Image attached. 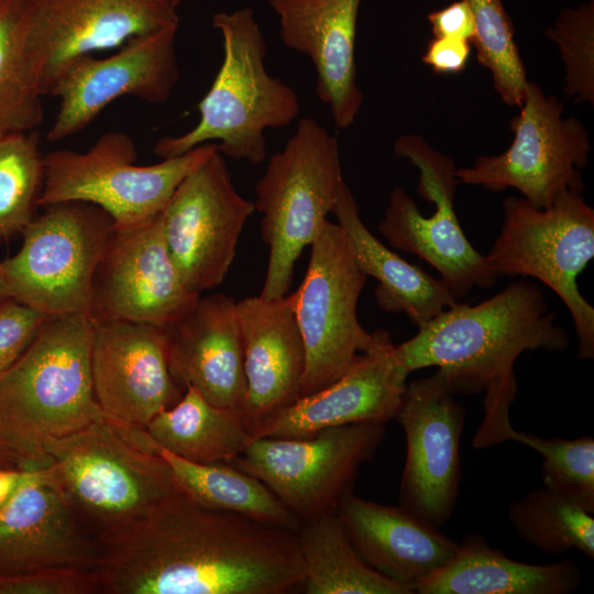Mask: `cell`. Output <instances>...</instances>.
Returning <instances> with one entry per match:
<instances>
[{
    "label": "cell",
    "instance_id": "obj_1",
    "mask_svg": "<svg viewBox=\"0 0 594 594\" xmlns=\"http://www.w3.org/2000/svg\"><path fill=\"white\" fill-rule=\"evenodd\" d=\"M100 594H287L301 590L296 532L180 494L99 543Z\"/></svg>",
    "mask_w": 594,
    "mask_h": 594
},
{
    "label": "cell",
    "instance_id": "obj_2",
    "mask_svg": "<svg viewBox=\"0 0 594 594\" xmlns=\"http://www.w3.org/2000/svg\"><path fill=\"white\" fill-rule=\"evenodd\" d=\"M569 342L543 292L519 280L480 304L457 302L396 350L409 373L437 366L453 394H484V406L497 407L516 398L514 364L524 352H562Z\"/></svg>",
    "mask_w": 594,
    "mask_h": 594
},
{
    "label": "cell",
    "instance_id": "obj_3",
    "mask_svg": "<svg viewBox=\"0 0 594 594\" xmlns=\"http://www.w3.org/2000/svg\"><path fill=\"white\" fill-rule=\"evenodd\" d=\"M52 476L99 543L184 494L145 429L108 417L44 447Z\"/></svg>",
    "mask_w": 594,
    "mask_h": 594
},
{
    "label": "cell",
    "instance_id": "obj_4",
    "mask_svg": "<svg viewBox=\"0 0 594 594\" xmlns=\"http://www.w3.org/2000/svg\"><path fill=\"white\" fill-rule=\"evenodd\" d=\"M94 329L88 314L47 317L0 376V426L26 468L51 463L50 439L109 417L94 391Z\"/></svg>",
    "mask_w": 594,
    "mask_h": 594
},
{
    "label": "cell",
    "instance_id": "obj_5",
    "mask_svg": "<svg viewBox=\"0 0 594 594\" xmlns=\"http://www.w3.org/2000/svg\"><path fill=\"white\" fill-rule=\"evenodd\" d=\"M212 26L222 35L223 61L198 105L199 121L184 134L162 136L153 151L169 158L219 141L222 155L256 165L266 157L265 130L290 124L299 100L292 87L266 72L267 47L251 9L216 13Z\"/></svg>",
    "mask_w": 594,
    "mask_h": 594
},
{
    "label": "cell",
    "instance_id": "obj_6",
    "mask_svg": "<svg viewBox=\"0 0 594 594\" xmlns=\"http://www.w3.org/2000/svg\"><path fill=\"white\" fill-rule=\"evenodd\" d=\"M344 183L337 138L316 120L300 119L255 185L253 204L268 246L262 298L288 294L295 263L333 211Z\"/></svg>",
    "mask_w": 594,
    "mask_h": 594
},
{
    "label": "cell",
    "instance_id": "obj_7",
    "mask_svg": "<svg viewBox=\"0 0 594 594\" xmlns=\"http://www.w3.org/2000/svg\"><path fill=\"white\" fill-rule=\"evenodd\" d=\"M503 223L487 257L498 276H529L566 306L579 339L578 358H594V308L579 290L578 276L594 256V209L571 189L543 209L524 197L503 202Z\"/></svg>",
    "mask_w": 594,
    "mask_h": 594
},
{
    "label": "cell",
    "instance_id": "obj_8",
    "mask_svg": "<svg viewBox=\"0 0 594 594\" xmlns=\"http://www.w3.org/2000/svg\"><path fill=\"white\" fill-rule=\"evenodd\" d=\"M217 150V144L207 143L139 165L132 138L106 132L85 152L62 148L44 155L38 206L85 201L105 210L116 228L135 226L161 215L185 176Z\"/></svg>",
    "mask_w": 594,
    "mask_h": 594
},
{
    "label": "cell",
    "instance_id": "obj_9",
    "mask_svg": "<svg viewBox=\"0 0 594 594\" xmlns=\"http://www.w3.org/2000/svg\"><path fill=\"white\" fill-rule=\"evenodd\" d=\"M43 208L22 230L20 250L1 262L10 298L45 317L88 314L95 273L113 220L85 201Z\"/></svg>",
    "mask_w": 594,
    "mask_h": 594
},
{
    "label": "cell",
    "instance_id": "obj_10",
    "mask_svg": "<svg viewBox=\"0 0 594 594\" xmlns=\"http://www.w3.org/2000/svg\"><path fill=\"white\" fill-rule=\"evenodd\" d=\"M310 246L306 275L292 294L306 352L299 397L337 381L377 341V330L367 332L358 318L367 276L343 229L327 220Z\"/></svg>",
    "mask_w": 594,
    "mask_h": 594
},
{
    "label": "cell",
    "instance_id": "obj_11",
    "mask_svg": "<svg viewBox=\"0 0 594 594\" xmlns=\"http://www.w3.org/2000/svg\"><path fill=\"white\" fill-rule=\"evenodd\" d=\"M385 426L363 422L305 438H254L229 463L262 481L304 524L337 512L361 465L376 454Z\"/></svg>",
    "mask_w": 594,
    "mask_h": 594
},
{
    "label": "cell",
    "instance_id": "obj_12",
    "mask_svg": "<svg viewBox=\"0 0 594 594\" xmlns=\"http://www.w3.org/2000/svg\"><path fill=\"white\" fill-rule=\"evenodd\" d=\"M394 152L418 168V193L433 204L435 210L425 217L406 190L395 187L380 232L394 249L430 264L455 298L466 296L474 287H492L499 276L487 255L468 240L454 210L458 180L452 160L415 134L398 138Z\"/></svg>",
    "mask_w": 594,
    "mask_h": 594
},
{
    "label": "cell",
    "instance_id": "obj_13",
    "mask_svg": "<svg viewBox=\"0 0 594 594\" xmlns=\"http://www.w3.org/2000/svg\"><path fill=\"white\" fill-rule=\"evenodd\" d=\"M519 113L509 123L512 144L497 155H482L469 167L457 168L458 184L490 191L517 189L534 207H549L559 194L583 193L581 170L587 165L590 133L564 103L528 81Z\"/></svg>",
    "mask_w": 594,
    "mask_h": 594
},
{
    "label": "cell",
    "instance_id": "obj_14",
    "mask_svg": "<svg viewBox=\"0 0 594 594\" xmlns=\"http://www.w3.org/2000/svg\"><path fill=\"white\" fill-rule=\"evenodd\" d=\"M254 210L233 186L219 150L180 182L161 213V226L168 253L191 293L201 295L224 280Z\"/></svg>",
    "mask_w": 594,
    "mask_h": 594
},
{
    "label": "cell",
    "instance_id": "obj_15",
    "mask_svg": "<svg viewBox=\"0 0 594 594\" xmlns=\"http://www.w3.org/2000/svg\"><path fill=\"white\" fill-rule=\"evenodd\" d=\"M436 371L407 384L395 419L406 437L399 506L440 528L452 516L461 480L465 409Z\"/></svg>",
    "mask_w": 594,
    "mask_h": 594
},
{
    "label": "cell",
    "instance_id": "obj_16",
    "mask_svg": "<svg viewBox=\"0 0 594 594\" xmlns=\"http://www.w3.org/2000/svg\"><path fill=\"white\" fill-rule=\"evenodd\" d=\"M177 31L178 26H169L132 38L110 56L87 55L72 62L48 94L59 99V107L47 140L57 142L81 132L123 96L165 102L180 78Z\"/></svg>",
    "mask_w": 594,
    "mask_h": 594
},
{
    "label": "cell",
    "instance_id": "obj_17",
    "mask_svg": "<svg viewBox=\"0 0 594 594\" xmlns=\"http://www.w3.org/2000/svg\"><path fill=\"white\" fill-rule=\"evenodd\" d=\"M199 296L184 284L158 215L135 226L114 227L95 273L88 315L94 322L166 327L188 312Z\"/></svg>",
    "mask_w": 594,
    "mask_h": 594
},
{
    "label": "cell",
    "instance_id": "obj_18",
    "mask_svg": "<svg viewBox=\"0 0 594 594\" xmlns=\"http://www.w3.org/2000/svg\"><path fill=\"white\" fill-rule=\"evenodd\" d=\"M91 371L97 402L107 416L143 428L184 392L168 367L164 327L113 320L95 322Z\"/></svg>",
    "mask_w": 594,
    "mask_h": 594
},
{
    "label": "cell",
    "instance_id": "obj_19",
    "mask_svg": "<svg viewBox=\"0 0 594 594\" xmlns=\"http://www.w3.org/2000/svg\"><path fill=\"white\" fill-rule=\"evenodd\" d=\"M47 96L75 59L121 47L132 38L179 26L180 0H29Z\"/></svg>",
    "mask_w": 594,
    "mask_h": 594
},
{
    "label": "cell",
    "instance_id": "obj_20",
    "mask_svg": "<svg viewBox=\"0 0 594 594\" xmlns=\"http://www.w3.org/2000/svg\"><path fill=\"white\" fill-rule=\"evenodd\" d=\"M409 371L385 330L353 366L330 385L260 420L251 430L261 437L305 438L352 424L386 425L402 404Z\"/></svg>",
    "mask_w": 594,
    "mask_h": 594
},
{
    "label": "cell",
    "instance_id": "obj_21",
    "mask_svg": "<svg viewBox=\"0 0 594 594\" xmlns=\"http://www.w3.org/2000/svg\"><path fill=\"white\" fill-rule=\"evenodd\" d=\"M99 542L47 474L0 510V574L40 568L96 570Z\"/></svg>",
    "mask_w": 594,
    "mask_h": 594
},
{
    "label": "cell",
    "instance_id": "obj_22",
    "mask_svg": "<svg viewBox=\"0 0 594 594\" xmlns=\"http://www.w3.org/2000/svg\"><path fill=\"white\" fill-rule=\"evenodd\" d=\"M237 301L222 293L197 299L164 327L168 367L175 383L191 386L216 406L243 408L244 356Z\"/></svg>",
    "mask_w": 594,
    "mask_h": 594
},
{
    "label": "cell",
    "instance_id": "obj_23",
    "mask_svg": "<svg viewBox=\"0 0 594 594\" xmlns=\"http://www.w3.org/2000/svg\"><path fill=\"white\" fill-rule=\"evenodd\" d=\"M362 0H268L284 45L307 55L316 94L338 129L350 128L363 103L356 84L355 34Z\"/></svg>",
    "mask_w": 594,
    "mask_h": 594
},
{
    "label": "cell",
    "instance_id": "obj_24",
    "mask_svg": "<svg viewBox=\"0 0 594 594\" xmlns=\"http://www.w3.org/2000/svg\"><path fill=\"white\" fill-rule=\"evenodd\" d=\"M242 336L250 432L265 417L299 397L306 352L293 295L245 297L235 304Z\"/></svg>",
    "mask_w": 594,
    "mask_h": 594
},
{
    "label": "cell",
    "instance_id": "obj_25",
    "mask_svg": "<svg viewBox=\"0 0 594 594\" xmlns=\"http://www.w3.org/2000/svg\"><path fill=\"white\" fill-rule=\"evenodd\" d=\"M349 539L374 570L410 588L442 568L458 544L400 506L349 493L337 512Z\"/></svg>",
    "mask_w": 594,
    "mask_h": 594
},
{
    "label": "cell",
    "instance_id": "obj_26",
    "mask_svg": "<svg viewBox=\"0 0 594 594\" xmlns=\"http://www.w3.org/2000/svg\"><path fill=\"white\" fill-rule=\"evenodd\" d=\"M582 583L578 564L564 559L531 564L506 557L479 535H468L453 557L414 587L417 594H569Z\"/></svg>",
    "mask_w": 594,
    "mask_h": 594
},
{
    "label": "cell",
    "instance_id": "obj_27",
    "mask_svg": "<svg viewBox=\"0 0 594 594\" xmlns=\"http://www.w3.org/2000/svg\"><path fill=\"white\" fill-rule=\"evenodd\" d=\"M332 213L350 241L356 264L366 276L376 279L374 295L380 308L404 312L419 327L458 302L441 279L407 262L369 231L345 183Z\"/></svg>",
    "mask_w": 594,
    "mask_h": 594
},
{
    "label": "cell",
    "instance_id": "obj_28",
    "mask_svg": "<svg viewBox=\"0 0 594 594\" xmlns=\"http://www.w3.org/2000/svg\"><path fill=\"white\" fill-rule=\"evenodd\" d=\"M154 443L187 461L229 463L252 440L243 413L208 402L196 388L158 413L145 427Z\"/></svg>",
    "mask_w": 594,
    "mask_h": 594
},
{
    "label": "cell",
    "instance_id": "obj_29",
    "mask_svg": "<svg viewBox=\"0 0 594 594\" xmlns=\"http://www.w3.org/2000/svg\"><path fill=\"white\" fill-rule=\"evenodd\" d=\"M42 73L29 0H0V136L42 124Z\"/></svg>",
    "mask_w": 594,
    "mask_h": 594
},
{
    "label": "cell",
    "instance_id": "obj_30",
    "mask_svg": "<svg viewBox=\"0 0 594 594\" xmlns=\"http://www.w3.org/2000/svg\"><path fill=\"white\" fill-rule=\"evenodd\" d=\"M296 537L306 594H413L362 559L336 513L301 524Z\"/></svg>",
    "mask_w": 594,
    "mask_h": 594
},
{
    "label": "cell",
    "instance_id": "obj_31",
    "mask_svg": "<svg viewBox=\"0 0 594 594\" xmlns=\"http://www.w3.org/2000/svg\"><path fill=\"white\" fill-rule=\"evenodd\" d=\"M151 447L168 463L179 490L194 502L294 532L300 527V521L257 477L230 463L184 460L152 439Z\"/></svg>",
    "mask_w": 594,
    "mask_h": 594
},
{
    "label": "cell",
    "instance_id": "obj_32",
    "mask_svg": "<svg viewBox=\"0 0 594 594\" xmlns=\"http://www.w3.org/2000/svg\"><path fill=\"white\" fill-rule=\"evenodd\" d=\"M508 519L527 544L549 554L576 549L594 558V517L564 497L541 487L508 508Z\"/></svg>",
    "mask_w": 594,
    "mask_h": 594
},
{
    "label": "cell",
    "instance_id": "obj_33",
    "mask_svg": "<svg viewBox=\"0 0 594 594\" xmlns=\"http://www.w3.org/2000/svg\"><path fill=\"white\" fill-rule=\"evenodd\" d=\"M44 183L36 130L0 136V237L22 232L34 218Z\"/></svg>",
    "mask_w": 594,
    "mask_h": 594
},
{
    "label": "cell",
    "instance_id": "obj_34",
    "mask_svg": "<svg viewBox=\"0 0 594 594\" xmlns=\"http://www.w3.org/2000/svg\"><path fill=\"white\" fill-rule=\"evenodd\" d=\"M471 8L477 62L488 69L501 100L520 107L528 79L514 38V26L502 0H465Z\"/></svg>",
    "mask_w": 594,
    "mask_h": 594
},
{
    "label": "cell",
    "instance_id": "obj_35",
    "mask_svg": "<svg viewBox=\"0 0 594 594\" xmlns=\"http://www.w3.org/2000/svg\"><path fill=\"white\" fill-rule=\"evenodd\" d=\"M507 440L522 443L542 457L544 487L594 514V439L551 438L512 429Z\"/></svg>",
    "mask_w": 594,
    "mask_h": 594
},
{
    "label": "cell",
    "instance_id": "obj_36",
    "mask_svg": "<svg viewBox=\"0 0 594 594\" xmlns=\"http://www.w3.org/2000/svg\"><path fill=\"white\" fill-rule=\"evenodd\" d=\"M546 35L558 45L565 76L563 90L575 102L594 103V4L563 10Z\"/></svg>",
    "mask_w": 594,
    "mask_h": 594
},
{
    "label": "cell",
    "instance_id": "obj_37",
    "mask_svg": "<svg viewBox=\"0 0 594 594\" xmlns=\"http://www.w3.org/2000/svg\"><path fill=\"white\" fill-rule=\"evenodd\" d=\"M0 594H100L95 570L40 568L0 574Z\"/></svg>",
    "mask_w": 594,
    "mask_h": 594
},
{
    "label": "cell",
    "instance_id": "obj_38",
    "mask_svg": "<svg viewBox=\"0 0 594 594\" xmlns=\"http://www.w3.org/2000/svg\"><path fill=\"white\" fill-rule=\"evenodd\" d=\"M46 318L12 298L0 305V376L26 349Z\"/></svg>",
    "mask_w": 594,
    "mask_h": 594
},
{
    "label": "cell",
    "instance_id": "obj_39",
    "mask_svg": "<svg viewBox=\"0 0 594 594\" xmlns=\"http://www.w3.org/2000/svg\"><path fill=\"white\" fill-rule=\"evenodd\" d=\"M471 43L452 37H433L428 42L421 61L437 74H458L465 69Z\"/></svg>",
    "mask_w": 594,
    "mask_h": 594
},
{
    "label": "cell",
    "instance_id": "obj_40",
    "mask_svg": "<svg viewBox=\"0 0 594 594\" xmlns=\"http://www.w3.org/2000/svg\"><path fill=\"white\" fill-rule=\"evenodd\" d=\"M428 21L435 37H452L470 43L475 37L473 14L465 0L429 13Z\"/></svg>",
    "mask_w": 594,
    "mask_h": 594
},
{
    "label": "cell",
    "instance_id": "obj_41",
    "mask_svg": "<svg viewBox=\"0 0 594 594\" xmlns=\"http://www.w3.org/2000/svg\"><path fill=\"white\" fill-rule=\"evenodd\" d=\"M48 472L44 468H0V510L25 485L43 479Z\"/></svg>",
    "mask_w": 594,
    "mask_h": 594
},
{
    "label": "cell",
    "instance_id": "obj_42",
    "mask_svg": "<svg viewBox=\"0 0 594 594\" xmlns=\"http://www.w3.org/2000/svg\"><path fill=\"white\" fill-rule=\"evenodd\" d=\"M26 468L11 447L0 426V468Z\"/></svg>",
    "mask_w": 594,
    "mask_h": 594
},
{
    "label": "cell",
    "instance_id": "obj_43",
    "mask_svg": "<svg viewBox=\"0 0 594 594\" xmlns=\"http://www.w3.org/2000/svg\"><path fill=\"white\" fill-rule=\"evenodd\" d=\"M9 298H10V295H9V292H8V288L3 278V274L1 270V262H0V305L3 304Z\"/></svg>",
    "mask_w": 594,
    "mask_h": 594
}]
</instances>
